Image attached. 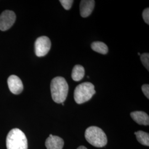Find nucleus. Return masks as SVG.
<instances>
[{"mask_svg":"<svg viewBox=\"0 0 149 149\" xmlns=\"http://www.w3.org/2000/svg\"><path fill=\"white\" fill-rule=\"evenodd\" d=\"M51 48V42L49 38L45 36L40 37L35 42V53L38 57L45 56Z\"/></svg>","mask_w":149,"mask_h":149,"instance_id":"obj_5","label":"nucleus"},{"mask_svg":"<svg viewBox=\"0 0 149 149\" xmlns=\"http://www.w3.org/2000/svg\"><path fill=\"white\" fill-rule=\"evenodd\" d=\"M130 116L136 123L140 125H149V116L144 112L142 111H136L132 112Z\"/></svg>","mask_w":149,"mask_h":149,"instance_id":"obj_10","label":"nucleus"},{"mask_svg":"<svg viewBox=\"0 0 149 149\" xmlns=\"http://www.w3.org/2000/svg\"><path fill=\"white\" fill-rule=\"evenodd\" d=\"M15 13L10 10L3 11L0 15V30L6 31L11 28L16 21Z\"/></svg>","mask_w":149,"mask_h":149,"instance_id":"obj_6","label":"nucleus"},{"mask_svg":"<svg viewBox=\"0 0 149 149\" xmlns=\"http://www.w3.org/2000/svg\"><path fill=\"white\" fill-rule=\"evenodd\" d=\"M141 63L143 64L146 69L149 70V53H144L140 56Z\"/></svg>","mask_w":149,"mask_h":149,"instance_id":"obj_14","label":"nucleus"},{"mask_svg":"<svg viewBox=\"0 0 149 149\" xmlns=\"http://www.w3.org/2000/svg\"><path fill=\"white\" fill-rule=\"evenodd\" d=\"M77 149H87L86 147L84 146H81L80 147H79Z\"/></svg>","mask_w":149,"mask_h":149,"instance_id":"obj_18","label":"nucleus"},{"mask_svg":"<svg viewBox=\"0 0 149 149\" xmlns=\"http://www.w3.org/2000/svg\"><path fill=\"white\" fill-rule=\"evenodd\" d=\"M7 149H27L28 142L24 133L18 128L12 129L6 138Z\"/></svg>","mask_w":149,"mask_h":149,"instance_id":"obj_2","label":"nucleus"},{"mask_svg":"<svg viewBox=\"0 0 149 149\" xmlns=\"http://www.w3.org/2000/svg\"><path fill=\"white\" fill-rule=\"evenodd\" d=\"M141 89L143 92L144 93L145 96H146L148 99L149 98V85L148 84H145L142 86Z\"/></svg>","mask_w":149,"mask_h":149,"instance_id":"obj_17","label":"nucleus"},{"mask_svg":"<svg viewBox=\"0 0 149 149\" xmlns=\"http://www.w3.org/2000/svg\"><path fill=\"white\" fill-rule=\"evenodd\" d=\"M85 76V69L84 68L80 65H76L73 68L71 77L72 80L74 81H80L82 80Z\"/></svg>","mask_w":149,"mask_h":149,"instance_id":"obj_11","label":"nucleus"},{"mask_svg":"<svg viewBox=\"0 0 149 149\" xmlns=\"http://www.w3.org/2000/svg\"><path fill=\"white\" fill-rule=\"evenodd\" d=\"M143 17L144 19V21L147 23L148 24H149V8H147L144 10L143 12Z\"/></svg>","mask_w":149,"mask_h":149,"instance_id":"obj_16","label":"nucleus"},{"mask_svg":"<svg viewBox=\"0 0 149 149\" xmlns=\"http://www.w3.org/2000/svg\"><path fill=\"white\" fill-rule=\"evenodd\" d=\"M95 86L90 82H84L76 86L74 91V99L77 104L88 101L95 94Z\"/></svg>","mask_w":149,"mask_h":149,"instance_id":"obj_4","label":"nucleus"},{"mask_svg":"<svg viewBox=\"0 0 149 149\" xmlns=\"http://www.w3.org/2000/svg\"><path fill=\"white\" fill-rule=\"evenodd\" d=\"M135 135L139 142L143 145L147 146H149V134L144 132L143 131H138L135 132Z\"/></svg>","mask_w":149,"mask_h":149,"instance_id":"obj_13","label":"nucleus"},{"mask_svg":"<svg viewBox=\"0 0 149 149\" xmlns=\"http://www.w3.org/2000/svg\"><path fill=\"white\" fill-rule=\"evenodd\" d=\"M85 136L87 141L97 148H102L107 144V138L101 128L92 126L87 128Z\"/></svg>","mask_w":149,"mask_h":149,"instance_id":"obj_3","label":"nucleus"},{"mask_svg":"<svg viewBox=\"0 0 149 149\" xmlns=\"http://www.w3.org/2000/svg\"><path fill=\"white\" fill-rule=\"evenodd\" d=\"M95 1L93 0H82L80 5V15L84 18L90 16L95 7Z\"/></svg>","mask_w":149,"mask_h":149,"instance_id":"obj_8","label":"nucleus"},{"mask_svg":"<svg viewBox=\"0 0 149 149\" xmlns=\"http://www.w3.org/2000/svg\"><path fill=\"white\" fill-rule=\"evenodd\" d=\"M91 48L93 51L102 54H106L108 52L107 45L101 42H95L92 43Z\"/></svg>","mask_w":149,"mask_h":149,"instance_id":"obj_12","label":"nucleus"},{"mask_svg":"<svg viewBox=\"0 0 149 149\" xmlns=\"http://www.w3.org/2000/svg\"><path fill=\"white\" fill-rule=\"evenodd\" d=\"M60 2L63 6V7L66 10H69L72 5L74 1L72 0H60Z\"/></svg>","mask_w":149,"mask_h":149,"instance_id":"obj_15","label":"nucleus"},{"mask_svg":"<svg viewBox=\"0 0 149 149\" xmlns=\"http://www.w3.org/2000/svg\"><path fill=\"white\" fill-rule=\"evenodd\" d=\"M50 89L54 101L57 103H63L66 100L69 91V86L63 77L58 76L51 82Z\"/></svg>","mask_w":149,"mask_h":149,"instance_id":"obj_1","label":"nucleus"},{"mask_svg":"<svg viewBox=\"0 0 149 149\" xmlns=\"http://www.w3.org/2000/svg\"><path fill=\"white\" fill-rule=\"evenodd\" d=\"M64 145L63 139L52 134L45 141V146L47 149H63Z\"/></svg>","mask_w":149,"mask_h":149,"instance_id":"obj_9","label":"nucleus"},{"mask_svg":"<svg viewBox=\"0 0 149 149\" xmlns=\"http://www.w3.org/2000/svg\"><path fill=\"white\" fill-rule=\"evenodd\" d=\"M8 88L11 92L15 95H19L23 90V85L21 80L16 75H11L8 80Z\"/></svg>","mask_w":149,"mask_h":149,"instance_id":"obj_7","label":"nucleus"}]
</instances>
